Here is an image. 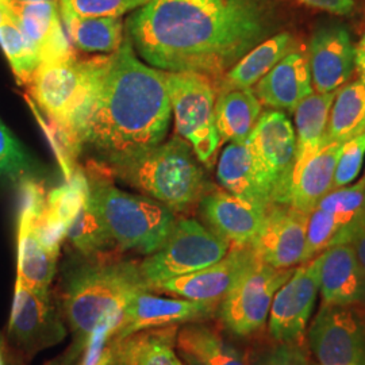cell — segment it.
<instances>
[{"label": "cell", "mask_w": 365, "mask_h": 365, "mask_svg": "<svg viewBox=\"0 0 365 365\" xmlns=\"http://www.w3.org/2000/svg\"><path fill=\"white\" fill-rule=\"evenodd\" d=\"M287 21L282 0H150L133 11L125 31L149 66L218 84Z\"/></svg>", "instance_id": "obj_1"}, {"label": "cell", "mask_w": 365, "mask_h": 365, "mask_svg": "<svg viewBox=\"0 0 365 365\" xmlns=\"http://www.w3.org/2000/svg\"><path fill=\"white\" fill-rule=\"evenodd\" d=\"M170 96L164 71L146 66L125 38L99 86L83 134L88 146L108 167L161 144L170 129Z\"/></svg>", "instance_id": "obj_2"}, {"label": "cell", "mask_w": 365, "mask_h": 365, "mask_svg": "<svg viewBox=\"0 0 365 365\" xmlns=\"http://www.w3.org/2000/svg\"><path fill=\"white\" fill-rule=\"evenodd\" d=\"M110 60L111 54L42 63L29 84L31 96L52 122L71 158L83 148V134Z\"/></svg>", "instance_id": "obj_3"}, {"label": "cell", "mask_w": 365, "mask_h": 365, "mask_svg": "<svg viewBox=\"0 0 365 365\" xmlns=\"http://www.w3.org/2000/svg\"><path fill=\"white\" fill-rule=\"evenodd\" d=\"M145 291L153 292L137 261L96 257L75 267L63 287V309L73 339L86 344L95 327Z\"/></svg>", "instance_id": "obj_4"}, {"label": "cell", "mask_w": 365, "mask_h": 365, "mask_svg": "<svg viewBox=\"0 0 365 365\" xmlns=\"http://www.w3.org/2000/svg\"><path fill=\"white\" fill-rule=\"evenodd\" d=\"M192 146L173 137L138 156L110 165L122 182L170 207L175 214L199 205L211 185Z\"/></svg>", "instance_id": "obj_5"}, {"label": "cell", "mask_w": 365, "mask_h": 365, "mask_svg": "<svg viewBox=\"0 0 365 365\" xmlns=\"http://www.w3.org/2000/svg\"><path fill=\"white\" fill-rule=\"evenodd\" d=\"M91 197L117 248L145 256L165 242L176 214L149 196L120 191L103 178L90 182Z\"/></svg>", "instance_id": "obj_6"}, {"label": "cell", "mask_w": 365, "mask_h": 365, "mask_svg": "<svg viewBox=\"0 0 365 365\" xmlns=\"http://www.w3.org/2000/svg\"><path fill=\"white\" fill-rule=\"evenodd\" d=\"M230 248L232 245L225 238L207 226L192 218H180L175 221L161 248L146 256L140 267L153 289L158 283L215 264Z\"/></svg>", "instance_id": "obj_7"}, {"label": "cell", "mask_w": 365, "mask_h": 365, "mask_svg": "<svg viewBox=\"0 0 365 365\" xmlns=\"http://www.w3.org/2000/svg\"><path fill=\"white\" fill-rule=\"evenodd\" d=\"M176 130L200 163L210 165L221 140L215 126L217 88L211 78L194 72H165Z\"/></svg>", "instance_id": "obj_8"}, {"label": "cell", "mask_w": 365, "mask_h": 365, "mask_svg": "<svg viewBox=\"0 0 365 365\" xmlns=\"http://www.w3.org/2000/svg\"><path fill=\"white\" fill-rule=\"evenodd\" d=\"M295 268L280 269L257 260L220 302L217 315L235 337H249L265 327L274 294Z\"/></svg>", "instance_id": "obj_9"}, {"label": "cell", "mask_w": 365, "mask_h": 365, "mask_svg": "<svg viewBox=\"0 0 365 365\" xmlns=\"http://www.w3.org/2000/svg\"><path fill=\"white\" fill-rule=\"evenodd\" d=\"M247 144L272 205H287L297 153V135L291 120L280 110L265 111Z\"/></svg>", "instance_id": "obj_10"}, {"label": "cell", "mask_w": 365, "mask_h": 365, "mask_svg": "<svg viewBox=\"0 0 365 365\" xmlns=\"http://www.w3.org/2000/svg\"><path fill=\"white\" fill-rule=\"evenodd\" d=\"M365 226V180L331 190L309 214L303 262L327 249L352 244Z\"/></svg>", "instance_id": "obj_11"}, {"label": "cell", "mask_w": 365, "mask_h": 365, "mask_svg": "<svg viewBox=\"0 0 365 365\" xmlns=\"http://www.w3.org/2000/svg\"><path fill=\"white\" fill-rule=\"evenodd\" d=\"M66 327L52 295H39L16 279L6 339L26 360L63 342Z\"/></svg>", "instance_id": "obj_12"}, {"label": "cell", "mask_w": 365, "mask_h": 365, "mask_svg": "<svg viewBox=\"0 0 365 365\" xmlns=\"http://www.w3.org/2000/svg\"><path fill=\"white\" fill-rule=\"evenodd\" d=\"M306 334L318 365H365V317L354 306L322 303Z\"/></svg>", "instance_id": "obj_13"}, {"label": "cell", "mask_w": 365, "mask_h": 365, "mask_svg": "<svg viewBox=\"0 0 365 365\" xmlns=\"http://www.w3.org/2000/svg\"><path fill=\"white\" fill-rule=\"evenodd\" d=\"M321 256L302 262L274 294L268 331L274 342L302 344L321 286Z\"/></svg>", "instance_id": "obj_14"}, {"label": "cell", "mask_w": 365, "mask_h": 365, "mask_svg": "<svg viewBox=\"0 0 365 365\" xmlns=\"http://www.w3.org/2000/svg\"><path fill=\"white\" fill-rule=\"evenodd\" d=\"M217 309L218 304L214 303L182 298H160L153 295L152 291H145L133 297L123 307L115 344L149 329L205 322L217 315Z\"/></svg>", "instance_id": "obj_15"}, {"label": "cell", "mask_w": 365, "mask_h": 365, "mask_svg": "<svg viewBox=\"0 0 365 365\" xmlns=\"http://www.w3.org/2000/svg\"><path fill=\"white\" fill-rule=\"evenodd\" d=\"M0 6L34 46L41 64L76 56L61 24L58 0H0Z\"/></svg>", "instance_id": "obj_16"}, {"label": "cell", "mask_w": 365, "mask_h": 365, "mask_svg": "<svg viewBox=\"0 0 365 365\" xmlns=\"http://www.w3.org/2000/svg\"><path fill=\"white\" fill-rule=\"evenodd\" d=\"M259 260L252 247H232L215 264L158 283L153 291L182 299L220 304L249 268Z\"/></svg>", "instance_id": "obj_17"}, {"label": "cell", "mask_w": 365, "mask_h": 365, "mask_svg": "<svg viewBox=\"0 0 365 365\" xmlns=\"http://www.w3.org/2000/svg\"><path fill=\"white\" fill-rule=\"evenodd\" d=\"M309 212L286 205H272L252 244L259 260L280 269L294 268L304 259Z\"/></svg>", "instance_id": "obj_18"}, {"label": "cell", "mask_w": 365, "mask_h": 365, "mask_svg": "<svg viewBox=\"0 0 365 365\" xmlns=\"http://www.w3.org/2000/svg\"><path fill=\"white\" fill-rule=\"evenodd\" d=\"M313 90L339 91L352 78L354 45L348 27L339 22H322L314 29L307 49Z\"/></svg>", "instance_id": "obj_19"}, {"label": "cell", "mask_w": 365, "mask_h": 365, "mask_svg": "<svg viewBox=\"0 0 365 365\" xmlns=\"http://www.w3.org/2000/svg\"><path fill=\"white\" fill-rule=\"evenodd\" d=\"M207 227L232 247H252L268 209L252 205L227 191H210L199 202Z\"/></svg>", "instance_id": "obj_20"}, {"label": "cell", "mask_w": 365, "mask_h": 365, "mask_svg": "<svg viewBox=\"0 0 365 365\" xmlns=\"http://www.w3.org/2000/svg\"><path fill=\"white\" fill-rule=\"evenodd\" d=\"M307 52L295 46L256 84L261 103L274 110L294 113L297 106L313 93Z\"/></svg>", "instance_id": "obj_21"}, {"label": "cell", "mask_w": 365, "mask_h": 365, "mask_svg": "<svg viewBox=\"0 0 365 365\" xmlns=\"http://www.w3.org/2000/svg\"><path fill=\"white\" fill-rule=\"evenodd\" d=\"M319 256L322 303L354 307L365 304V271L352 245H337Z\"/></svg>", "instance_id": "obj_22"}, {"label": "cell", "mask_w": 365, "mask_h": 365, "mask_svg": "<svg viewBox=\"0 0 365 365\" xmlns=\"http://www.w3.org/2000/svg\"><path fill=\"white\" fill-rule=\"evenodd\" d=\"M39 215L19 209L16 279L39 295H51V284L57 272V252L48 248L34 227Z\"/></svg>", "instance_id": "obj_23"}, {"label": "cell", "mask_w": 365, "mask_h": 365, "mask_svg": "<svg viewBox=\"0 0 365 365\" xmlns=\"http://www.w3.org/2000/svg\"><path fill=\"white\" fill-rule=\"evenodd\" d=\"M344 144L330 143L322 146L292 176L286 206L310 214L318 202L333 190L334 170Z\"/></svg>", "instance_id": "obj_24"}, {"label": "cell", "mask_w": 365, "mask_h": 365, "mask_svg": "<svg viewBox=\"0 0 365 365\" xmlns=\"http://www.w3.org/2000/svg\"><path fill=\"white\" fill-rule=\"evenodd\" d=\"M217 179L225 191L262 209L272 206L271 196L262 185L247 141L230 143L222 152Z\"/></svg>", "instance_id": "obj_25"}, {"label": "cell", "mask_w": 365, "mask_h": 365, "mask_svg": "<svg viewBox=\"0 0 365 365\" xmlns=\"http://www.w3.org/2000/svg\"><path fill=\"white\" fill-rule=\"evenodd\" d=\"M295 46L297 41L286 30L262 41L218 81L217 92L252 88Z\"/></svg>", "instance_id": "obj_26"}, {"label": "cell", "mask_w": 365, "mask_h": 365, "mask_svg": "<svg viewBox=\"0 0 365 365\" xmlns=\"http://www.w3.org/2000/svg\"><path fill=\"white\" fill-rule=\"evenodd\" d=\"M337 91L312 93L294 110L297 126V153L294 172L298 173L304 164L322 148L327 122ZM292 179V178H291Z\"/></svg>", "instance_id": "obj_27"}, {"label": "cell", "mask_w": 365, "mask_h": 365, "mask_svg": "<svg viewBox=\"0 0 365 365\" xmlns=\"http://www.w3.org/2000/svg\"><path fill=\"white\" fill-rule=\"evenodd\" d=\"M222 143H244L261 115V102L252 88L221 92L214 107Z\"/></svg>", "instance_id": "obj_28"}, {"label": "cell", "mask_w": 365, "mask_h": 365, "mask_svg": "<svg viewBox=\"0 0 365 365\" xmlns=\"http://www.w3.org/2000/svg\"><path fill=\"white\" fill-rule=\"evenodd\" d=\"M60 15L73 46L88 53H114L123 42L122 18L80 16L60 4Z\"/></svg>", "instance_id": "obj_29"}, {"label": "cell", "mask_w": 365, "mask_h": 365, "mask_svg": "<svg viewBox=\"0 0 365 365\" xmlns=\"http://www.w3.org/2000/svg\"><path fill=\"white\" fill-rule=\"evenodd\" d=\"M180 327L149 329L115 345L118 356L128 365H187L178 354Z\"/></svg>", "instance_id": "obj_30"}, {"label": "cell", "mask_w": 365, "mask_h": 365, "mask_svg": "<svg viewBox=\"0 0 365 365\" xmlns=\"http://www.w3.org/2000/svg\"><path fill=\"white\" fill-rule=\"evenodd\" d=\"M178 351L188 353L202 365H249L248 357L221 333L202 322L178 330Z\"/></svg>", "instance_id": "obj_31"}, {"label": "cell", "mask_w": 365, "mask_h": 365, "mask_svg": "<svg viewBox=\"0 0 365 365\" xmlns=\"http://www.w3.org/2000/svg\"><path fill=\"white\" fill-rule=\"evenodd\" d=\"M365 131V75L344 84L331 106L322 146L346 143Z\"/></svg>", "instance_id": "obj_32"}, {"label": "cell", "mask_w": 365, "mask_h": 365, "mask_svg": "<svg viewBox=\"0 0 365 365\" xmlns=\"http://www.w3.org/2000/svg\"><path fill=\"white\" fill-rule=\"evenodd\" d=\"M66 237L73 248L88 259H96L117 248L105 221L90 195L84 200L75 220L69 225Z\"/></svg>", "instance_id": "obj_33"}, {"label": "cell", "mask_w": 365, "mask_h": 365, "mask_svg": "<svg viewBox=\"0 0 365 365\" xmlns=\"http://www.w3.org/2000/svg\"><path fill=\"white\" fill-rule=\"evenodd\" d=\"M90 180L84 172L73 170L63 185L54 188L46 195V206L42 217L68 229L81 205L90 195Z\"/></svg>", "instance_id": "obj_34"}, {"label": "cell", "mask_w": 365, "mask_h": 365, "mask_svg": "<svg viewBox=\"0 0 365 365\" xmlns=\"http://www.w3.org/2000/svg\"><path fill=\"white\" fill-rule=\"evenodd\" d=\"M0 46L18 83L29 86L41 66V58L30 41L10 18L0 25Z\"/></svg>", "instance_id": "obj_35"}, {"label": "cell", "mask_w": 365, "mask_h": 365, "mask_svg": "<svg viewBox=\"0 0 365 365\" xmlns=\"http://www.w3.org/2000/svg\"><path fill=\"white\" fill-rule=\"evenodd\" d=\"M33 168V161L25 148L0 120V176L25 180Z\"/></svg>", "instance_id": "obj_36"}, {"label": "cell", "mask_w": 365, "mask_h": 365, "mask_svg": "<svg viewBox=\"0 0 365 365\" xmlns=\"http://www.w3.org/2000/svg\"><path fill=\"white\" fill-rule=\"evenodd\" d=\"M61 6L80 16L120 18L135 11L150 0H58Z\"/></svg>", "instance_id": "obj_37"}, {"label": "cell", "mask_w": 365, "mask_h": 365, "mask_svg": "<svg viewBox=\"0 0 365 365\" xmlns=\"http://www.w3.org/2000/svg\"><path fill=\"white\" fill-rule=\"evenodd\" d=\"M365 156V131L352 140L346 141L339 153L334 170L333 190L349 185L357 179Z\"/></svg>", "instance_id": "obj_38"}, {"label": "cell", "mask_w": 365, "mask_h": 365, "mask_svg": "<svg viewBox=\"0 0 365 365\" xmlns=\"http://www.w3.org/2000/svg\"><path fill=\"white\" fill-rule=\"evenodd\" d=\"M249 365H309V356L302 344L274 342L268 348L253 353Z\"/></svg>", "instance_id": "obj_39"}, {"label": "cell", "mask_w": 365, "mask_h": 365, "mask_svg": "<svg viewBox=\"0 0 365 365\" xmlns=\"http://www.w3.org/2000/svg\"><path fill=\"white\" fill-rule=\"evenodd\" d=\"M303 4L334 15H351L356 7L354 0H300Z\"/></svg>", "instance_id": "obj_40"}, {"label": "cell", "mask_w": 365, "mask_h": 365, "mask_svg": "<svg viewBox=\"0 0 365 365\" xmlns=\"http://www.w3.org/2000/svg\"><path fill=\"white\" fill-rule=\"evenodd\" d=\"M0 365H29V360L14 349L6 339L4 333L1 331H0Z\"/></svg>", "instance_id": "obj_41"}, {"label": "cell", "mask_w": 365, "mask_h": 365, "mask_svg": "<svg viewBox=\"0 0 365 365\" xmlns=\"http://www.w3.org/2000/svg\"><path fill=\"white\" fill-rule=\"evenodd\" d=\"M83 342H78L76 339H73V344L66 349L64 354L61 357H58L52 365H80L81 360V354L84 349Z\"/></svg>", "instance_id": "obj_42"}, {"label": "cell", "mask_w": 365, "mask_h": 365, "mask_svg": "<svg viewBox=\"0 0 365 365\" xmlns=\"http://www.w3.org/2000/svg\"><path fill=\"white\" fill-rule=\"evenodd\" d=\"M353 250L356 253V257L360 262L361 268L365 271V226L361 229V232L356 235V238L353 240L352 244Z\"/></svg>", "instance_id": "obj_43"}, {"label": "cell", "mask_w": 365, "mask_h": 365, "mask_svg": "<svg viewBox=\"0 0 365 365\" xmlns=\"http://www.w3.org/2000/svg\"><path fill=\"white\" fill-rule=\"evenodd\" d=\"M354 64L360 75H365V33L354 46Z\"/></svg>", "instance_id": "obj_44"}, {"label": "cell", "mask_w": 365, "mask_h": 365, "mask_svg": "<svg viewBox=\"0 0 365 365\" xmlns=\"http://www.w3.org/2000/svg\"><path fill=\"white\" fill-rule=\"evenodd\" d=\"M179 352V351H178ZM180 353V357L182 359V361L185 363L187 365H202L197 360H196L195 357H192L191 354H188V353L179 352Z\"/></svg>", "instance_id": "obj_45"}, {"label": "cell", "mask_w": 365, "mask_h": 365, "mask_svg": "<svg viewBox=\"0 0 365 365\" xmlns=\"http://www.w3.org/2000/svg\"><path fill=\"white\" fill-rule=\"evenodd\" d=\"M107 365H128L119 356H118L117 351H115V348H114V353H113V357H111V360H110V363Z\"/></svg>", "instance_id": "obj_46"}, {"label": "cell", "mask_w": 365, "mask_h": 365, "mask_svg": "<svg viewBox=\"0 0 365 365\" xmlns=\"http://www.w3.org/2000/svg\"><path fill=\"white\" fill-rule=\"evenodd\" d=\"M7 18H9V16L6 15V13H4V11H3V9H1V6H0V25H1Z\"/></svg>", "instance_id": "obj_47"}, {"label": "cell", "mask_w": 365, "mask_h": 365, "mask_svg": "<svg viewBox=\"0 0 365 365\" xmlns=\"http://www.w3.org/2000/svg\"><path fill=\"white\" fill-rule=\"evenodd\" d=\"M363 179H364V180H365V176H364V178H363Z\"/></svg>", "instance_id": "obj_48"}, {"label": "cell", "mask_w": 365, "mask_h": 365, "mask_svg": "<svg viewBox=\"0 0 365 365\" xmlns=\"http://www.w3.org/2000/svg\"><path fill=\"white\" fill-rule=\"evenodd\" d=\"M364 317H365V315H364Z\"/></svg>", "instance_id": "obj_49"}, {"label": "cell", "mask_w": 365, "mask_h": 365, "mask_svg": "<svg viewBox=\"0 0 365 365\" xmlns=\"http://www.w3.org/2000/svg\"><path fill=\"white\" fill-rule=\"evenodd\" d=\"M309 365H310V364H309Z\"/></svg>", "instance_id": "obj_50"}]
</instances>
